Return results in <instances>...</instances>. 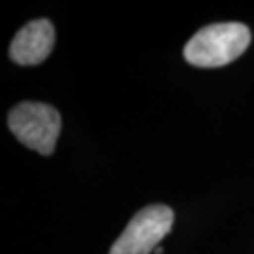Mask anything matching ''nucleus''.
I'll list each match as a JSON object with an SVG mask.
<instances>
[{
    "label": "nucleus",
    "mask_w": 254,
    "mask_h": 254,
    "mask_svg": "<svg viewBox=\"0 0 254 254\" xmlns=\"http://www.w3.org/2000/svg\"><path fill=\"white\" fill-rule=\"evenodd\" d=\"M250 42L251 32L245 23H213L193 35L185 45L184 57L198 68H220L240 58Z\"/></svg>",
    "instance_id": "nucleus-1"
},
{
    "label": "nucleus",
    "mask_w": 254,
    "mask_h": 254,
    "mask_svg": "<svg viewBox=\"0 0 254 254\" xmlns=\"http://www.w3.org/2000/svg\"><path fill=\"white\" fill-rule=\"evenodd\" d=\"M8 127L28 149L42 155H52L62 132V116L45 103H20L10 111Z\"/></svg>",
    "instance_id": "nucleus-2"
},
{
    "label": "nucleus",
    "mask_w": 254,
    "mask_h": 254,
    "mask_svg": "<svg viewBox=\"0 0 254 254\" xmlns=\"http://www.w3.org/2000/svg\"><path fill=\"white\" fill-rule=\"evenodd\" d=\"M174 218V211L167 205L145 206L126 226L109 254H150L170 233Z\"/></svg>",
    "instance_id": "nucleus-3"
},
{
    "label": "nucleus",
    "mask_w": 254,
    "mask_h": 254,
    "mask_svg": "<svg viewBox=\"0 0 254 254\" xmlns=\"http://www.w3.org/2000/svg\"><path fill=\"white\" fill-rule=\"evenodd\" d=\"M55 45V28L50 20L40 18L27 23L15 35L8 55L17 64H40L48 58Z\"/></svg>",
    "instance_id": "nucleus-4"
},
{
    "label": "nucleus",
    "mask_w": 254,
    "mask_h": 254,
    "mask_svg": "<svg viewBox=\"0 0 254 254\" xmlns=\"http://www.w3.org/2000/svg\"><path fill=\"white\" fill-rule=\"evenodd\" d=\"M154 253H155V254H162V253H164V250H162V248L159 246V248H157V250H155Z\"/></svg>",
    "instance_id": "nucleus-5"
}]
</instances>
